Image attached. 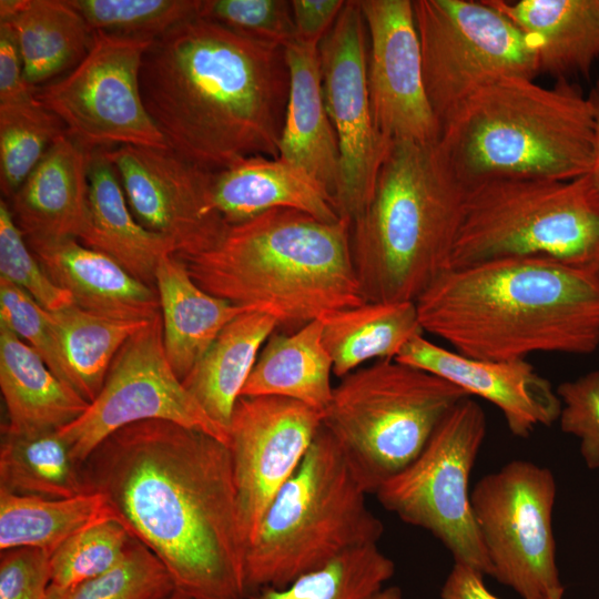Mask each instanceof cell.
Masks as SVG:
<instances>
[{
    "label": "cell",
    "instance_id": "1",
    "mask_svg": "<svg viewBox=\"0 0 599 599\" xmlns=\"http://www.w3.org/2000/svg\"><path fill=\"white\" fill-rule=\"evenodd\" d=\"M89 493L193 599H245L243 537L229 446L204 432L144 420L106 437L83 463Z\"/></svg>",
    "mask_w": 599,
    "mask_h": 599
},
{
    "label": "cell",
    "instance_id": "2",
    "mask_svg": "<svg viewBox=\"0 0 599 599\" xmlns=\"http://www.w3.org/2000/svg\"><path fill=\"white\" fill-rule=\"evenodd\" d=\"M140 85L169 148L200 166L278 158L290 92L285 47L196 17L154 39Z\"/></svg>",
    "mask_w": 599,
    "mask_h": 599
},
{
    "label": "cell",
    "instance_id": "3",
    "mask_svg": "<svg viewBox=\"0 0 599 599\" xmlns=\"http://www.w3.org/2000/svg\"><path fill=\"white\" fill-rule=\"evenodd\" d=\"M418 321L464 356L587 355L599 346V276L544 257H502L440 274Z\"/></svg>",
    "mask_w": 599,
    "mask_h": 599
},
{
    "label": "cell",
    "instance_id": "4",
    "mask_svg": "<svg viewBox=\"0 0 599 599\" xmlns=\"http://www.w3.org/2000/svg\"><path fill=\"white\" fill-rule=\"evenodd\" d=\"M351 220L323 222L274 209L229 225L221 241L177 257L207 293L296 331L326 314L365 303L349 244Z\"/></svg>",
    "mask_w": 599,
    "mask_h": 599
},
{
    "label": "cell",
    "instance_id": "5",
    "mask_svg": "<svg viewBox=\"0 0 599 599\" xmlns=\"http://www.w3.org/2000/svg\"><path fill=\"white\" fill-rule=\"evenodd\" d=\"M466 195L438 142L390 143L373 194L349 227L366 302H415L449 270Z\"/></svg>",
    "mask_w": 599,
    "mask_h": 599
},
{
    "label": "cell",
    "instance_id": "6",
    "mask_svg": "<svg viewBox=\"0 0 599 599\" xmlns=\"http://www.w3.org/2000/svg\"><path fill=\"white\" fill-rule=\"evenodd\" d=\"M438 145L466 189L494 180H572L592 167L593 110L569 81L546 88L504 78L457 109Z\"/></svg>",
    "mask_w": 599,
    "mask_h": 599
},
{
    "label": "cell",
    "instance_id": "7",
    "mask_svg": "<svg viewBox=\"0 0 599 599\" xmlns=\"http://www.w3.org/2000/svg\"><path fill=\"white\" fill-rule=\"evenodd\" d=\"M368 494L343 448L322 426L246 547V597L284 587L349 550L378 545L384 526L367 507Z\"/></svg>",
    "mask_w": 599,
    "mask_h": 599
},
{
    "label": "cell",
    "instance_id": "8",
    "mask_svg": "<svg viewBox=\"0 0 599 599\" xmlns=\"http://www.w3.org/2000/svg\"><path fill=\"white\" fill-rule=\"evenodd\" d=\"M502 257L550 258L599 276V191L590 174L467 189L449 270Z\"/></svg>",
    "mask_w": 599,
    "mask_h": 599
},
{
    "label": "cell",
    "instance_id": "9",
    "mask_svg": "<svg viewBox=\"0 0 599 599\" xmlns=\"http://www.w3.org/2000/svg\"><path fill=\"white\" fill-rule=\"evenodd\" d=\"M468 396L422 368L379 359L341 378L322 426L375 494L422 453L440 422Z\"/></svg>",
    "mask_w": 599,
    "mask_h": 599
},
{
    "label": "cell",
    "instance_id": "10",
    "mask_svg": "<svg viewBox=\"0 0 599 599\" xmlns=\"http://www.w3.org/2000/svg\"><path fill=\"white\" fill-rule=\"evenodd\" d=\"M487 433L484 409L463 398L435 429L422 453L384 481L375 495L406 524L432 532L464 564L491 576L470 502L469 477Z\"/></svg>",
    "mask_w": 599,
    "mask_h": 599
},
{
    "label": "cell",
    "instance_id": "11",
    "mask_svg": "<svg viewBox=\"0 0 599 599\" xmlns=\"http://www.w3.org/2000/svg\"><path fill=\"white\" fill-rule=\"evenodd\" d=\"M426 93L440 128L485 85L539 74L530 38L487 0H415Z\"/></svg>",
    "mask_w": 599,
    "mask_h": 599
},
{
    "label": "cell",
    "instance_id": "12",
    "mask_svg": "<svg viewBox=\"0 0 599 599\" xmlns=\"http://www.w3.org/2000/svg\"><path fill=\"white\" fill-rule=\"evenodd\" d=\"M550 469L511 460L484 476L470 491L473 515L491 566V577L522 599H562L556 562Z\"/></svg>",
    "mask_w": 599,
    "mask_h": 599
},
{
    "label": "cell",
    "instance_id": "13",
    "mask_svg": "<svg viewBox=\"0 0 599 599\" xmlns=\"http://www.w3.org/2000/svg\"><path fill=\"white\" fill-rule=\"evenodd\" d=\"M153 41L97 31L88 54L64 75L35 88L34 97L87 151L167 149L140 85L142 60Z\"/></svg>",
    "mask_w": 599,
    "mask_h": 599
},
{
    "label": "cell",
    "instance_id": "14",
    "mask_svg": "<svg viewBox=\"0 0 599 599\" xmlns=\"http://www.w3.org/2000/svg\"><path fill=\"white\" fill-rule=\"evenodd\" d=\"M144 420L172 422L229 445L227 432L209 417L169 363L161 313L123 344L99 395L59 433L83 465L111 434Z\"/></svg>",
    "mask_w": 599,
    "mask_h": 599
},
{
    "label": "cell",
    "instance_id": "15",
    "mask_svg": "<svg viewBox=\"0 0 599 599\" xmlns=\"http://www.w3.org/2000/svg\"><path fill=\"white\" fill-rule=\"evenodd\" d=\"M367 49V29L357 0H347L318 50L325 104L341 154L335 205L339 216L351 221L368 203L392 143L374 122Z\"/></svg>",
    "mask_w": 599,
    "mask_h": 599
},
{
    "label": "cell",
    "instance_id": "16",
    "mask_svg": "<svg viewBox=\"0 0 599 599\" xmlns=\"http://www.w3.org/2000/svg\"><path fill=\"white\" fill-rule=\"evenodd\" d=\"M105 153L134 217L169 240L176 257L201 254L221 241L229 224L213 202L215 171L170 148L120 145Z\"/></svg>",
    "mask_w": 599,
    "mask_h": 599
},
{
    "label": "cell",
    "instance_id": "17",
    "mask_svg": "<svg viewBox=\"0 0 599 599\" xmlns=\"http://www.w3.org/2000/svg\"><path fill=\"white\" fill-rule=\"evenodd\" d=\"M322 427V412L280 396H241L229 448L247 545L276 494L295 474Z\"/></svg>",
    "mask_w": 599,
    "mask_h": 599
},
{
    "label": "cell",
    "instance_id": "18",
    "mask_svg": "<svg viewBox=\"0 0 599 599\" xmlns=\"http://www.w3.org/2000/svg\"><path fill=\"white\" fill-rule=\"evenodd\" d=\"M367 29V80L375 125L389 142L436 143L412 0H357Z\"/></svg>",
    "mask_w": 599,
    "mask_h": 599
},
{
    "label": "cell",
    "instance_id": "19",
    "mask_svg": "<svg viewBox=\"0 0 599 599\" xmlns=\"http://www.w3.org/2000/svg\"><path fill=\"white\" fill-rule=\"evenodd\" d=\"M396 361L437 375L495 405L514 436L526 438L558 422L561 402L551 383L526 359L483 361L438 346L424 334L410 338Z\"/></svg>",
    "mask_w": 599,
    "mask_h": 599
},
{
    "label": "cell",
    "instance_id": "20",
    "mask_svg": "<svg viewBox=\"0 0 599 599\" xmlns=\"http://www.w3.org/2000/svg\"><path fill=\"white\" fill-rule=\"evenodd\" d=\"M90 154L63 133L10 199L12 217L27 241L85 237Z\"/></svg>",
    "mask_w": 599,
    "mask_h": 599
},
{
    "label": "cell",
    "instance_id": "21",
    "mask_svg": "<svg viewBox=\"0 0 599 599\" xmlns=\"http://www.w3.org/2000/svg\"><path fill=\"white\" fill-rule=\"evenodd\" d=\"M27 243L45 273L71 294L77 306L125 321H151L161 313L155 288L77 238Z\"/></svg>",
    "mask_w": 599,
    "mask_h": 599
},
{
    "label": "cell",
    "instance_id": "22",
    "mask_svg": "<svg viewBox=\"0 0 599 599\" xmlns=\"http://www.w3.org/2000/svg\"><path fill=\"white\" fill-rule=\"evenodd\" d=\"M318 44L295 38L285 45L290 92L278 158L303 170L335 203L341 154L325 104Z\"/></svg>",
    "mask_w": 599,
    "mask_h": 599
},
{
    "label": "cell",
    "instance_id": "23",
    "mask_svg": "<svg viewBox=\"0 0 599 599\" xmlns=\"http://www.w3.org/2000/svg\"><path fill=\"white\" fill-rule=\"evenodd\" d=\"M213 202L229 225L274 209L337 222L333 199L303 170L281 158L248 156L214 172Z\"/></svg>",
    "mask_w": 599,
    "mask_h": 599
},
{
    "label": "cell",
    "instance_id": "24",
    "mask_svg": "<svg viewBox=\"0 0 599 599\" xmlns=\"http://www.w3.org/2000/svg\"><path fill=\"white\" fill-rule=\"evenodd\" d=\"M532 41L539 74L587 75L599 59V0H487Z\"/></svg>",
    "mask_w": 599,
    "mask_h": 599
},
{
    "label": "cell",
    "instance_id": "25",
    "mask_svg": "<svg viewBox=\"0 0 599 599\" xmlns=\"http://www.w3.org/2000/svg\"><path fill=\"white\" fill-rule=\"evenodd\" d=\"M88 173L90 227L81 243L108 255L155 288L158 265L165 255L175 254L173 244L134 217L105 150L91 152Z\"/></svg>",
    "mask_w": 599,
    "mask_h": 599
},
{
    "label": "cell",
    "instance_id": "26",
    "mask_svg": "<svg viewBox=\"0 0 599 599\" xmlns=\"http://www.w3.org/2000/svg\"><path fill=\"white\" fill-rule=\"evenodd\" d=\"M0 388L11 433L59 430L89 407L60 380L43 358L10 328L0 324Z\"/></svg>",
    "mask_w": 599,
    "mask_h": 599
},
{
    "label": "cell",
    "instance_id": "27",
    "mask_svg": "<svg viewBox=\"0 0 599 599\" xmlns=\"http://www.w3.org/2000/svg\"><path fill=\"white\" fill-rule=\"evenodd\" d=\"M155 290L165 354L181 380L231 321L251 312L201 288L174 254L161 258L155 272Z\"/></svg>",
    "mask_w": 599,
    "mask_h": 599
},
{
    "label": "cell",
    "instance_id": "28",
    "mask_svg": "<svg viewBox=\"0 0 599 599\" xmlns=\"http://www.w3.org/2000/svg\"><path fill=\"white\" fill-rule=\"evenodd\" d=\"M0 21L13 29L32 88L72 70L94 40V31L68 0H1Z\"/></svg>",
    "mask_w": 599,
    "mask_h": 599
},
{
    "label": "cell",
    "instance_id": "29",
    "mask_svg": "<svg viewBox=\"0 0 599 599\" xmlns=\"http://www.w3.org/2000/svg\"><path fill=\"white\" fill-rule=\"evenodd\" d=\"M277 322L261 312L231 321L182 379L209 417L229 434L232 413L266 341Z\"/></svg>",
    "mask_w": 599,
    "mask_h": 599
},
{
    "label": "cell",
    "instance_id": "30",
    "mask_svg": "<svg viewBox=\"0 0 599 599\" xmlns=\"http://www.w3.org/2000/svg\"><path fill=\"white\" fill-rule=\"evenodd\" d=\"M332 359L323 344L322 322L273 333L264 344L241 396H280L323 413L332 399Z\"/></svg>",
    "mask_w": 599,
    "mask_h": 599
},
{
    "label": "cell",
    "instance_id": "31",
    "mask_svg": "<svg viewBox=\"0 0 599 599\" xmlns=\"http://www.w3.org/2000/svg\"><path fill=\"white\" fill-rule=\"evenodd\" d=\"M333 374L344 377L372 359H395L405 344L424 334L415 302H365L321 318Z\"/></svg>",
    "mask_w": 599,
    "mask_h": 599
},
{
    "label": "cell",
    "instance_id": "32",
    "mask_svg": "<svg viewBox=\"0 0 599 599\" xmlns=\"http://www.w3.org/2000/svg\"><path fill=\"white\" fill-rule=\"evenodd\" d=\"M108 519L116 517L99 493L43 498L0 491V551L34 548L51 555L72 536Z\"/></svg>",
    "mask_w": 599,
    "mask_h": 599
},
{
    "label": "cell",
    "instance_id": "33",
    "mask_svg": "<svg viewBox=\"0 0 599 599\" xmlns=\"http://www.w3.org/2000/svg\"><path fill=\"white\" fill-rule=\"evenodd\" d=\"M82 466L59 430L1 429L0 491L43 498L89 494Z\"/></svg>",
    "mask_w": 599,
    "mask_h": 599
},
{
    "label": "cell",
    "instance_id": "34",
    "mask_svg": "<svg viewBox=\"0 0 599 599\" xmlns=\"http://www.w3.org/2000/svg\"><path fill=\"white\" fill-rule=\"evenodd\" d=\"M49 313L74 390L88 403L99 395L111 363L123 344L150 322L110 318L75 304Z\"/></svg>",
    "mask_w": 599,
    "mask_h": 599
},
{
    "label": "cell",
    "instance_id": "35",
    "mask_svg": "<svg viewBox=\"0 0 599 599\" xmlns=\"http://www.w3.org/2000/svg\"><path fill=\"white\" fill-rule=\"evenodd\" d=\"M395 565L378 545L349 550L328 565L281 588H264L245 599H368L383 589Z\"/></svg>",
    "mask_w": 599,
    "mask_h": 599
},
{
    "label": "cell",
    "instance_id": "36",
    "mask_svg": "<svg viewBox=\"0 0 599 599\" xmlns=\"http://www.w3.org/2000/svg\"><path fill=\"white\" fill-rule=\"evenodd\" d=\"M65 128L37 99L0 104V186L10 200Z\"/></svg>",
    "mask_w": 599,
    "mask_h": 599
},
{
    "label": "cell",
    "instance_id": "37",
    "mask_svg": "<svg viewBox=\"0 0 599 599\" xmlns=\"http://www.w3.org/2000/svg\"><path fill=\"white\" fill-rule=\"evenodd\" d=\"M174 591L164 565L133 538L125 557L114 568L68 588L50 585L48 599H165Z\"/></svg>",
    "mask_w": 599,
    "mask_h": 599
},
{
    "label": "cell",
    "instance_id": "38",
    "mask_svg": "<svg viewBox=\"0 0 599 599\" xmlns=\"http://www.w3.org/2000/svg\"><path fill=\"white\" fill-rule=\"evenodd\" d=\"M94 31L155 39L199 17L201 0H68Z\"/></svg>",
    "mask_w": 599,
    "mask_h": 599
},
{
    "label": "cell",
    "instance_id": "39",
    "mask_svg": "<svg viewBox=\"0 0 599 599\" xmlns=\"http://www.w3.org/2000/svg\"><path fill=\"white\" fill-rule=\"evenodd\" d=\"M133 538L118 519L83 529L50 555V585L68 588L108 572L125 557Z\"/></svg>",
    "mask_w": 599,
    "mask_h": 599
},
{
    "label": "cell",
    "instance_id": "40",
    "mask_svg": "<svg viewBox=\"0 0 599 599\" xmlns=\"http://www.w3.org/2000/svg\"><path fill=\"white\" fill-rule=\"evenodd\" d=\"M0 277L24 291L48 312L74 304L71 294L50 278L31 252L4 200L0 201Z\"/></svg>",
    "mask_w": 599,
    "mask_h": 599
},
{
    "label": "cell",
    "instance_id": "41",
    "mask_svg": "<svg viewBox=\"0 0 599 599\" xmlns=\"http://www.w3.org/2000/svg\"><path fill=\"white\" fill-rule=\"evenodd\" d=\"M0 324L31 346L54 375L74 390L50 313L29 294L0 277Z\"/></svg>",
    "mask_w": 599,
    "mask_h": 599
},
{
    "label": "cell",
    "instance_id": "42",
    "mask_svg": "<svg viewBox=\"0 0 599 599\" xmlns=\"http://www.w3.org/2000/svg\"><path fill=\"white\" fill-rule=\"evenodd\" d=\"M199 17L283 47L296 38L291 1L286 0H201Z\"/></svg>",
    "mask_w": 599,
    "mask_h": 599
},
{
    "label": "cell",
    "instance_id": "43",
    "mask_svg": "<svg viewBox=\"0 0 599 599\" xmlns=\"http://www.w3.org/2000/svg\"><path fill=\"white\" fill-rule=\"evenodd\" d=\"M561 402V430L580 440V454L591 470L599 469V370H591L556 388Z\"/></svg>",
    "mask_w": 599,
    "mask_h": 599
},
{
    "label": "cell",
    "instance_id": "44",
    "mask_svg": "<svg viewBox=\"0 0 599 599\" xmlns=\"http://www.w3.org/2000/svg\"><path fill=\"white\" fill-rule=\"evenodd\" d=\"M50 555L34 548L0 551V599H48Z\"/></svg>",
    "mask_w": 599,
    "mask_h": 599
},
{
    "label": "cell",
    "instance_id": "45",
    "mask_svg": "<svg viewBox=\"0 0 599 599\" xmlns=\"http://www.w3.org/2000/svg\"><path fill=\"white\" fill-rule=\"evenodd\" d=\"M35 88L30 87L23 72V63L13 29L0 21V104L34 101Z\"/></svg>",
    "mask_w": 599,
    "mask_h": 599
},
{
    "label": "cell",
    "instance_id": "46",
    "mask_svg": "<svg viewBox=\"0 0 599 599\" xmlns=\"http://www.w3.org/2000/svg\"><path fill=\"white\" fill-rule=\"evenodd\" d=\"M345 3V0H291L296 38L319 43Z\"/></svg>",
    "mask_w": 599,
    "mask_h": 599
},
{
    "label": "cell",
    "instance_id": "47",
    "mask_svg": "<svg viewBox=\"0 0 599 599\" xmlns=\"http://www.w3.org/2000/svg\"><path fill=\"white\" fill-rule=\"evenodd\" d=\"M484 573L454 562L440 591L441 599H499L484 583Z\"/></svg>",
    "mask_w": 599,
    "mask_h": 599
},
{
    "label": "cell",
    "instance_id": "48",
    "mask_svg": "<svg viewBox=\"0 0 599 599\" xmlns=\"http://www.w3.org/2000/svg\"><path fill=\"white\" fill-rule=\"evenodd\" d=\"M588 99L592 105L595 115V145H593V161L590 171V176L599 191V80L588 94Z\"/></svg>",
    "mask_w": 599,
    "mask_h": 599
},
{
    "label": "cell",
    "instance_id": "49",
    "mask_svg": "<svg viewBox=\"0 0 599 599\" xmlns=\"http://www.w3.org/2000/svg\"><path fill=\"white\" fill-rule=\"evenodd\" d=\"M165 599H193L191 597H187L179 591H174L172 592L169 597H166Z\"/></svg>",
    "mask_w": 599,
    "mask_h": 599
}]
</instances>
